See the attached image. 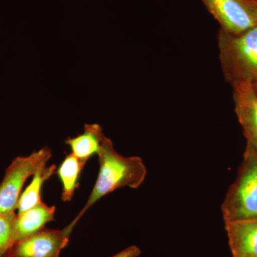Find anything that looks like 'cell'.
Masks as SVG:
<instances>
[{
	"label": "cell",
	"mask_w": 257,
	"mask_h": 257,
	"mask_svg": "<svg viewBox=\"0 0 257 257\" xmlns=\"http://www.w3.org/2000/svg\"><path fill=\"white\" fill-rule=\"evenodd\" d=\"M97 155L99 175L85 205L67 226L70 229L73 230L88 209L101 198L122 187L138 188L146 177L147 169L143 160L139 157H126L119 155L110 139L106 137Z\"/></svg>",
	"instance_id": "obj_1"
},
{
	"label": "cell",
	"mask_w": 257,
	"mask_h": 257,
	"mask_svg": "<svg viewBox=\"0 0 257 257\" xmlns=\"http://www.w3.org/2000/svg\"><path fill=\"white\" fill-rule=\"evenodd\" d=\"M219 57L225 78L231 84H257V25L241 33L221 30L218 35Z\"/></svg>",
	"instance_id": "obj_2"
},
{
	"label": "cell",
	"mask_w": 257,
	"mask_h": 257,
	"mask_svg": "<svg viewBox=\"0 0 257 257\" xmlns=\"http://www.w3.org/2000/svg\"><path fill=\"white\" fill-rule=\"evenodd\" d=\"M224 222L257 219V155L246 147L237 177L221 206Z\"/></svg>",
	"instance_id": "obj_3"
},
{
	"label": "cell",
	"mask_w": 257,
	"mask_h": 257,
	"mask_svg": "<svg viewBox=\"0 0 257 257\" xmlns=\"http://www.w3.org/2000/svg\"><path fill=\"white\" fill-rule=\"evenodd\" d=\"M52 151L44 147L27 157H18L12 162L0 183V212L17 210L24 184L39 169L47 165Z\"/></svg>",
	"instance_id": "obj_4"
},
{
	"label": "cell",
	"mask_w": 257,
	"mask_h": 257,
	"mask_svg": "<svg viewBox=\"0 0 257 257\" xmlns=\"http://www.w3.org/2000/svg\"><path fill=\"white\" fill-rule=\"evenodd\" d=\"M72 230L43 229L18 241L5 255L7 257H60L69 241Z\"/></svg>",
	"instance_id": "obj_5"
},
{
	"label": "cell",
	"mask_w": 257,
	"mask_h": 257,
	"mask_svg": "<svg viewBox=\"0 0 257 257\" xmlns=\"http://www.w3.org/2000/svg\"><path fill=\"white\" fill-rule=\"evenodd\" d=\"M206 8L219 22L221 30L239 34L257 25L242 0H202Z\"/></svg>",
	"instance_id": "obj_6"
},
{
	"label": "cell",
	"mask_w": 257,
	"mask_h": 257,
	"mask_svg": "<svg viewBox=\"0 0 257 257\" xmlns=\"http://www.w3.org/2000/svg\"><path fill=\"white\" fill-rule=\"evenodd\" d=\"M233 87L235 111L246 139V147L257 155L256 93L248 83H236Z\"/></svg>",
	"instance_id": "obj_7"
},
{
	"label": "cell",
	"mask_w": 257,
	"mask_h": 257,
	"mask_svg": "<svg viewBox=\"0 0 257 257\" xmlns=\"http://www.w3.org/2000/svg\"><path fill=\"white\" fill-rule=\"evenodd\" d=\"M224 223L232 257H257V219Z\"/></svg>",
	"instance_id": "obj_8"
},
{
	"label": "cell",
	"mask_w": 257,
	"mask_h": 257,
	"mask_svg": "<svg viewBox=\"0 0 257 257\" xmlns=\"http://www.w3.org/2000/svg\"><path fill=\"white\" fill-rule=\"evenodd\" d=\"M55 206L50 207L42 202L18 214L15 226V243L45 229L47 223L55 220Z\"/></svg>",
	"instance_id": "obj_9"
},
{
	"label": "cell",
	"mask_w": 257,
	"mask_h": 257,
	"mask_svg": "<svg viewBox=\"0 0 257 257\" xmlns=\"http://www.w3.org/2000/svg\"><path fill=\"white\" fill-rule=\"evenodd\" d=\"M105 136L102 128L98 124L84 125V131L75 138H69L66 144L70 147L72 154L77 157L83 165L93 155H97Z\"/></svg>",
	"instance_id": "obj_10"
},
{
	"label": "cell",
	"mask_w": 257,
	"mask_h": 257,
	"mask_svg": "<svg viewBox=\"0 0 257 257\" xmlns=\"http://www.w3.org/2000/svg\"><path fill=\"white\" fill-rule=\"evenodd\" d=\"M56 170L57 167L53 165L50 167H47V165L43 166L37 171L36 173L33 175L32 182L25 190L22 192L17 208L18 214H21L42 202V186L47 179H50L55 174Z\"/></svg>",
	"instance_id": "obj_11"
},
{
	"label": "cell",
	"mask_w": 257,
	"mask_h": 257,
	"mask_svg": "<svg viewBox=\"0 0 257 257\" xmlns=\"http://www.w3.org/2000/svg\"><path fill=\"white\" fill-rule=\"evenodd\" d=\"M84 166L72 153L67 155L57 170L62 184V199L63 202L72 200L76 189L79 187V175Z\"/></svg>",
	"instance_id": "obj_12"
},
{
	"label": "cell",
	"mask_w": 257,
	"mask_h": 257,
	"mask_svg": "<svg viewBox=\"0 0 257 257\" xmlns=\"http://www.w3.org/2000/svg\"><path fill=\"white\" fill-rule=\"evenodd\" d=\"M18 214L0 212V255L5 256L14 245L15 221Z\"/></svg>",
	"instance_id": "obj_13"
},
{
	"label": "cell",
	"mask_w": 257,
	"mask_h": 257,
	"mask_svg": "<svg viewBox=\"0 0 257 257\" xmlns=\"http://www.w3.org/2000/svg\"><path fill=\"white\" fill-rule=\"evenodd\" d=\"M140 253L141 250L140 248L137 246H130L110 257H138Z\"/></svg>",
	"instance_id": "obj_14"
},
{
	"label": "cell",
	"mask_w": 257,
	"mask_h": 257,
	"mask_svg": "<svg viewBox=\"0 0 257 257\" xmlns=\"http://www.w3.org/2000/svg\"><path fill=\"white\" fill-rule=\"evenodd\" d=\"M257 23V0H242Z\"/></svg>",
	"instance_id": "obj_15"
},
{
	"label": "cell",
	"mask_w": 257,
	"mask_h": 257,
	"mask_svg": "<svg viewBox=\"0 0 257 257\" xmlns=\"http://www.w3.org/2000/svg\"><path fill=\"white\" fill-rule=\"evenodd\" d=\"M252 87L253 88V89H254L255 92H256L257 94V84H254V85H252Z\"/></svg>",
	"instance_id": "obj_16"
},
{
	"label": "cell",
	"mask_w": 257,
	"mask_h": 257,
	"mask_svg": "<svg viewBox=\"0 0 257 257\" xmlns=\"http://www.w3.org/2000/svg\"><path fill=\"white\" fill-rule=\"evenodd\" d=\"M0 257H5V256H1V255H0Z\"/></svg>",
	"instance_id": "obj_17"
},
{
	"label": "cell",
	"mask_w": 257,
	"mask_h": 257,
	"mask_svg": "<svg viewBox=\"0 0 257 257\" xmlns=\"http://www.w3.org/2000/svg\"><path fill=\"white\" fill-rule=\"evenodd\" d=\"M5 257H7L6 256H5Z\"/></svg>",
	"instance_id": "obj_18"
}]
</instances>
